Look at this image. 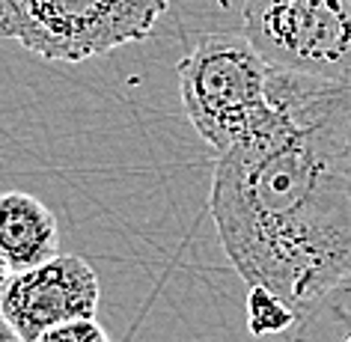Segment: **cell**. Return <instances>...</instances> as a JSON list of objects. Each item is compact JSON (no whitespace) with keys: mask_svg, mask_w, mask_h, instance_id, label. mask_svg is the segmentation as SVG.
<instances>
[{"mask_svg":"<svg viewBox=\"0 0 351 342\" xmlns=\"http://www.w3.org/2000/svg\"><path fill=\"white\" fill-rule=\"evenodd\" d=\"M342 84L271 66L277 117L217 155L212 221L247 286L301 315L351 274V179L333 137Z\"/></svg>","mask_w":351,"mask_h":342,"instance_id":"obj_1","label":"cell"},{"mask_svg":"<svg viewBox=\"0 0 351 342\" xmlns=\"http://www.w3.org/2000/svg\"><path fill=\"white\" fill-rule=\"evenodd\" d=\"M271 66L244 33H208L179 63V95L191 125L217 155L277 117Z\"/></svg>","mask_w":351,"mask_h":342,"instance_id":"obj_2","label":"cell"},{"mask_svg":"<svg viewBox=\"0 0 351 342\" xmlns=\"http://www.w3.org/2000/svg\"><path fill=\"white\" fill-rule=\"evenodd\" d=\"M170 0H0V36L51 63H84L152 36Z\"/></svg>","mask_w":351,"mask_h":342,"instance_id":"obj_3","label":"cell"},{"mask_svg":"<svg viewBox=\"0 0 351 342\" xmlns=\"http://www.w3.org/2000/svg\"><path fill=\"white\" fill-rule=\"evenodd\" d=\"M241 33L268 66L351 84V0H244Z\"/></svg>","mask_w":351,"mask_h":342,"instance_id":"obj_4","label":"cell"},{"mask_svg":"<svg viewBox=\"0 0 351 342\" xmlns=\"http://www.w3.org/2000/svg\"><path fill=\"white\" fill-rule=\"evenodd\" d=\"M101 301L99 274L84 256H51L27 271H12L0 289V313L21 333L36 342L42 333L75 319H93Z\"/></svg>","mask_w":351,"mask_h":342,"instance_id":"obj_5","label":"cell"},{"mask_svg":"<svg viewBox=\"0 0 351 342\" xmlns=\"http://www.w3.org/2000/svg\"><path fill=\"white\" fill-rule=\"evenodd\" d=\"M0 250L12 271L42 265L60 250V230L54 212L24 191L0 194Z\"/></svg>","mask_w":351,"mask_h":342,"instance_id":"obj_6","label":"cell"},{"mask_svg":"<svg viewBox=\"0 0 351 342\" xmlns=\"http://www.w3.org/2000/svg\"><path fill=\"white\" fill-rule=\"evenodd\" d=\"M295 342H351V274L330 286L298 319Z\"/></svg>","mask_w":351,"mask_h":342,"instance_id":"obj_7","label":"cell"},{"mask_svg":"<svg viewBox=\"0 0 351 342\" xmlns=\"http://www.w3.org/2000/svg\"><path fill=\"white\" fill-rule=\"evenodd\" d=\"M298 324V315L292 313L283 297L265 286H250L247 292V328L253 337H277Z\"/></svg>","mask_w":351,"mask_h":342,"instance_id":"obj_8","label":"cell"},{"mask_svg":"<svg viewBox=\"0 0 351 342\" xmlns=\"http://www.w3.org/2000/svg\"><path fill=\"white\" fill-rule=\"evenodd\" d=\"M330 122H333V137H337V146H339L342 167H346V173L351 179V84L339 86Z\"/></svg>","mask_w":351,"mask_h":342,"instance_id":"obj_9","label":"cell"},{"mask_svg":"<svg viewBox=\"0 0 351 342\" xmlns=\"http://www.w3.org/2000/svg\"><path fill=\"white\" fill-rule=\"evenodd\" d=\"M36 342H113V339L93 315V319H75V321L57 324V328L42 333Z\"/></svg>","mask_w":351,"mask_h":342,"instance_id":"obj_10","label":"cell"},{"mask_svg":"<svg viewBox=\"0 0 351 342\" xmlns=\"http://www.w3.org/2000/svg\"><path fill=\"white\" fill-rule=\"evenodd\" d=\"M0 342H24V339H21V333L12 328L10 319H6L3 313H0Z\"/></svg>","mask_w":351,"mask_h":342,"instance_id":"obj_11","label":"cell"},{"mask_svg":"<svg viewBox=\"0 0 351 342\" xmlns=\"http://www.w3.org/2000/svg\"><path fill=\"white\" fill-rule=\"evenodd\" d=\"M12 277V268H10V262H6V256H3V250H0V289L6 286V280Z\"/></svg>","mask_w":351,"mask_h":342,"instance_id":"obj_12","label":"cell"}]
</instances>
